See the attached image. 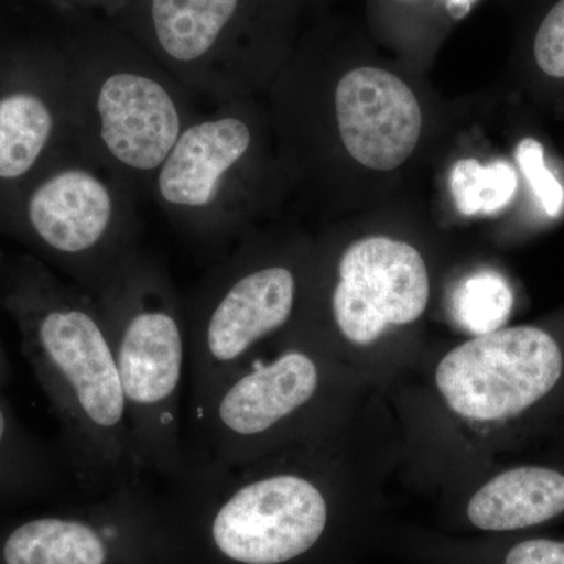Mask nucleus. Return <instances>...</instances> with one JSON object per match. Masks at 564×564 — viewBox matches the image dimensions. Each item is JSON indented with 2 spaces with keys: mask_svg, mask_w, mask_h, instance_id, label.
<instances>
[{
  "mask_svg": "<svg viewBox=\"0 0 564 564\" xmlns=\"http://www.w3.org/2000/svg\"><path fill=\"white\" fill-rule=\"evenodd\" d=\"M516 161L545 214L558 217L564 207V188L545 165L543 144L534 139L522 140L516 148Z\"/></svg>",
  "mask_w": 564,
  "mask_h": 564,
  "instance_id": "19",
  "label": "nucleus"
},
{
  "mask_svg": "<svg viewBox=\"0 0 564 564\" xmlns=\"http://www.w3.org/2000/svg\"><path fill=\"white\" fill-rule=\"evenodd\" d=\"M304 280L291 261L239 263L209 278L187 315L191 402L292 332Z\"/></svg>",
  "mask_w": 564,
  "mask_h": 564,
  "instance_id": "7",
  "label": "nucleus"
},
{
  "mask_svg": "<svg viewBox=\"0 0 564 564\" xmlns=\"http://www.w3.org/2000/svg\"><path fill=\"white\" fill-rule=\"evenodd\" d=\"M452 533L507 536L564 521V463H499L440 494Z\"/></svg>",
  "mask_w": 564,
  "mask_h": 564,
  "instance_id": "9",
  "label": "nucleus"
},
{
  "mask_svg": "<svg viewBox=\"0 0 564 564\" xmlns=\"http://www.w3.org/2000/svg\"><path fill=\"white\" fill-rule=\"evenodd\" d=\"M91 295L113 347L140 473L181 481L188 470L182 433L187 315L161 269L135 252Z\"/></svg>",
  "mask_w": 564,
  "mask_h": 564,
  "instance_id": "5",
  "label": "nucleus"
},
{
  "mask_svg": "<svg viewBox=\"0 0 564 564\" xmlns=\"http://www.w3.org/2000/svg\"><path fill=\"white\" fill-rule=\"evenodd\" d=\"M514 292L507 278L494 270H478L456 282L448 313L466 336L507 325L513 313Z\"/></svg>",
  "mask_w": 564,
  "mask_h": 564,
  "instance_id": "17",
  "label": "nucleus"
},
{
  "mask_svg": "<svg viewBox=\"0 0 564 564\" xmlns=\"http://www.w3.org/2000/svg\"><path fill=\"white\" fill-rule=\"evenodd\" d=\"M95 106L102 147L132 172L158 173L184 131L172 93L144 74H110Z\"/></svg>",
  "mask_w": 564,
  "mask_h": 564,
  "instance_id": "11",
  "label": "nucleus"
},
{
  "mask_svg": "<svg viewBox=\"0 0 564 564\" xmlns=\"http://www.w3.org/2000/svg\"><path fill=\"white\" fill-rule=\"evenodd\" d=\"M250 147V128L239 118H209L188 126L158 170L162 202L181 212L209 210Z\"/></svg>",
  "mask_w": 564,
  "mask_h": 564,
  "instance_id": "12",
  "label": "nucleus"
},
{
  "mask_svg": "<svg viewBox=\"0 0 564 564\" xmlns=\"http://www.w3.org/2000/svg\"><path fill=\"white\" fill-rule=\"evenodd\" d=\"M417 554L445 564H564V538L518 533L507 536L413 538Z\"/></svg>",
  "mask_w": 564,
  "mask_h": 564,
  "instance_id": "15",
  "label": "nucleus"
},
{
  "mask_svg": "<svg viewBox=\"0 0 564 564\" xmlns=\"http://www.w3.org/2000/svg\"><path fill=\"white\" fill-rule=\"evenodd\" d=\"M29 221L90 295L133 254L117 226L113 193L87 169L65 170L41 184L29 202Z\"/></svg>",
  "mask_w": 564,
  "mask_h": 564,
  "instance_id": "8",
  "label": "nucleus"
},
{
  "mask_svg": "<svg viewBox=\"0 0 564 564\" xmlns=\"http://www.w3.org/2000/svg\"><path fill=\"white\" fill-rule=\"evenodd\" d=\"M11 443V425L9 414L3 411L2 404H0V454L6 451Z\"/></svg>",
  "mask_w": 564,
  "mask_h": 564,
  "instance_id": "23",
  "label": "nucleus"
},
{
  "mask_svg": "<svg viewBox=\"0 0 564 564\" xmlns=\"http://www.w3.org/2000/svg\"><path fill=\"white\" fill-rule=\"evenodd\" d=\"M54 118L46 102L32 93L0 99V180L31 172L50 143Z\"/></svg>",
  "mask_w": 564,
  "mask_h": 564,
  "instance_id": "16",
  "label": "nucleus"
},
{
  "mask_svg": "<svg viewBox=\"0 0 564 564\" xmlns=\"http://www.w3.org/2000/svg\"><path fill=\"white\" fill-rule=\"evenodd\" d=\"M399 466L395 423L378 393L337 432L243 466H191L180 484L209 500L210 543L225 562L351 563L377 530Z\"/></svg>",
  "mask_w": 564,
  "mask_h": 564,
  "instance_id": "2",
  "label": "nucleus"
},
{
  "mask_svg": "<svg viewBox=\"0 0 564 564\" xmlns=\"http://www.w3.org/2000/svg\"><path fill=\"white\" fill-rule=\"evenodd\" d=\"M518 191L513 166L503 161L481 165L474 159L459 161L451 173L456 209L466 217L492 215L511 203Z\"/></svg>",
  "mask_w": 564,
  "mask_h": 564,
  "instance_id": "18",
  "label": "nucleus"
},
{
  "mask_svg": "<svg viewBox=\"0 0 564 564\" xmlns=\"http://www.w3.org/2000/svg\"><path fill=\"white\" fill-rule=\"evenodd\" d=\"M549 441H551L549 456H551L552 462L564 463V422L549 437Z\"/></svg>",
  "mask_w": 564,
  "mask_h": 564,
  "instance_id": "22",
  "label": "nucleus"
},
{
  "mask_svg": "<svg viewBox=\"0 0 564 564\" xmlns=\"http://www.w3.org/2000/svg\"><path fill=\"white\" fill-rule=\"evenodd\" d=\"M533 57L545 76L564 79V0H556L538 25Z\"/></svg>",
  "mask_w": 564,
  "mask_h": 564,
  "instance_id": "20",
  "label": "nucleus"
},
{
  "mask_svg": "<svg viewBox=\"0 0 564 564\" xmlns=\"http://www.w3.org/2000/svg\"><path fill=\"white\" fill-rule=\"evenodd\" d=\"M406 7H434L443 11L451 21H463L480 0H395Z\"/></svg>",
  "mask_w": 564,
  "mask_h": 564,
  "instance_id": "21",
  "label": "nucleus"
},
{
  "mask_svg": "<svg viewBox=\"0 0 564 564\" xmlns=\"http://www.w3.org/2000/svg\"><path fill=\"white\" fill-rule=\"evenodd\" d=\"M432 296L417 247L367 236L337 256L323 310L304 314L299 326L384 395L426 348L421 326Z\"/></svg>",
  "mask_w": 564,
  "mask_h": 564,
  "instance_id": "6",
  "label": "nucleus"
},
{
  "mask_svg": "<svg viewBox=\"0 0 564 564\" xmlns=\"http://www.w3.org/2000/svg\"><path fill=\"white\" fill-rule=\"evenodd\" d=\"M377 395L313 334L295 326L191 402L188 467L243 466L337 432Z\"/></svg>",
  "mask_w": 564,
  "mask_h": 564,
  "instance_id": "3",
  "label": "nucleus"
},
{
  "mask_svg": "<svg viewBox=\"0 0 564 564\" xmlns=\"http://www.w3.org/2000/svg\"><path fill=\"white\" fill-rule=\"evenodd\" d=\"M340 137L352 159L367 169L391 172L413 154L422 133V110L395 74L362 66L336 88Z\"/></svg>",
  "mask_w": 564,
  "mask_h": 564,
  "instance_id": "10",
  "label": "nucleus"
},
{
  "mask_svg": "<svg viewBox=\"0 0 564 564\" xmlns=\"http://www.w3.org/2000/svg\"><path fill=\"white\" fill-rule=\"evenodd\" d=\"M43 302L25 321V351L61 419L74 477L99 491L143 478L95 296L57 289Z\"/></svg>",
  "mask_w": 564,
  "mask_h": 564,
  "instance_id": "4",
  "label": "nucleus"
},
{
  "mask_svg": "<svg viewBox=\"0 0 564 564\" xmlns=\"http://www.w3.org/2000/svg\"><path fill=\"white\" fill-rule=\"evenodd\" d=\"M397 477L434 494L549 440L564 422V317L423 350L384 393Z\"/></svg>",
  "mask_w": 564,
  "mask_h": 564,
  "instance_id": "1",
  "label": "nucleus"
},
{
  "mask_svg": "<svg viewBox=\"0 0 564 564\" xmlns=\"http://www.w3.org/2000/svg\"><path fill=\"white\" fill-rule=\"evenodd\" d=\"M147 477L118 486L113 510L99 518H40L13 530L2 547L6 564H110L122 543L120 516Z\"/></svg>",
  "mask_w": 564,
  "mask_h": 564,
  "instance_id": "13",
  "label": "nucleus"
},
{
  "mask_svg": "<svg viewBox=\"0 0 564 564\" xmlns=\"http://www.w3.org/2000/svg\"><path fill=\"white\" fill-rule=\"evenodd\" d=\"M240 0H152L155 36L174 62L206 57L239 9Z\"/></svg>",
  "mask_w": 564,
  "mask_h": 564,
  "instance_id": "14",
  "label": "nucleus"
}]
</instances>
